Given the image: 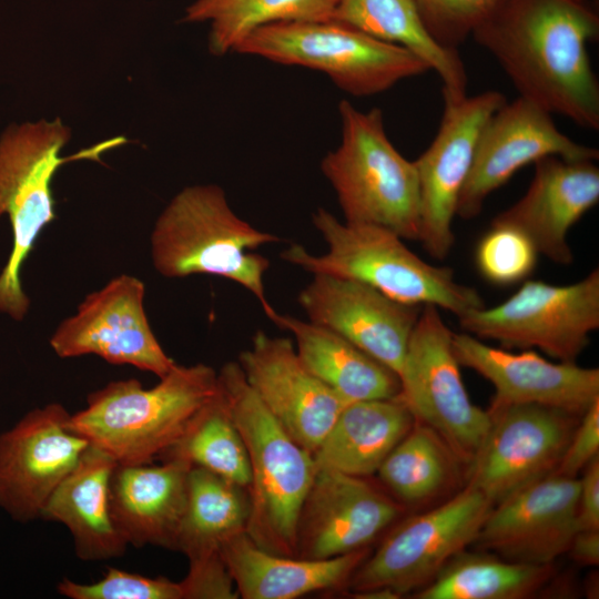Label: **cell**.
<instances>
[{"mask_svg": "<svg viewBox=\"0 0 599 599\" xmlns=\"http://www.w3.org/2000/svg\"><path fill=\"white\" fill-rule=\"evenodd\" d=\"M599 201V169L595 161L546 156L535 162L525 195L499 213L491 225L525 234L538 253L560 265L573 261L569 230Z\"/></svg>", "mask_w": 599, "mask_h": 599, "instance_id": "cell-22", "label": "cell"}, {"mask_svg": "<svg viewBox=\"0 0 599 599\" xmlns=\"http://www.w3.org/2000/svg\"><path fill=\"white\" fill-rule=\"evenodd\" d=\"M567 552L580 565L597 567L599 562V530H578Z\"/></svg>", "mask_w": 599, "mask_h": 599, "instance_id": "cell-40", "label": "cell"}, {"mask_svg": "<svg viewBox=\"0 0 599 599\" xmlns=\"http://www.w3.org/2000/svg\"><path fill=\"white\" fill-rule=\"evenodd\" d=\"M504 0H415L430 35L457 50Z\"/></svg>", "mask_w": 599, "mask_h": 599, "instance_id": "cell-36", "label": "cell"}, {"mask_svg": "<svg viewBox=\"0 0 599 599\" xmlns=\"http://www.w3.org/2000/svg\"><path fill=\"white\" fill-rule=\"evenodd\" d=\"M189 562V572L180 581L184 599L238 598L221 552L193 558Z\"/></svg>", "mask_w": 599, "mask_h": 599, "instance_id": "cell-37", "label": "cell"}, {"mask_svg": "<svg viewBox=\"0 0 599 599\" xmlns=\"http://www.w3.org/2000/svg\"><path fill=\"white\" fill-rule=\"evenodd\" d=\"M552 571V564L515 562L484 550H464L414 598L524 599L539 592L550 581Z\"/></svg>", "mask_w": 599, "mask_h": 599, "instance_id": "cell-29", "label": "cell"}, {"mask_svg": "<svg viewBox=\"0 0 599 599\" xmlns=\"http://www.w3.org/2000/svg\"><path fill=\"white\" fill-rule=\"evenodd\" d=\"M596 161V148L575 142L558 130L551 114L518 97L500 106L485 124L459 195L456 215L476 217L486 199L521 167L546 156Z\"/></svg>", "mask_w": 599, "mask_h": 599, "instance_id": "cell-16", "label": "cell"}, {"mask_svg": "<svg viewBox=\"0 0 599 599\" xmlns=\"http://www.w3.org/2000/svg\"><path fill=\"white\" fill-rule=\"evenodd\" d=\"M234 52L323 72L354 97L382 93L430 70L412 51L335 19L271 23L253 31Z\"/></svg>", "mask_w": 599, "mask_h": 599, "instance_id": "cell-8", "label": "cell"}, {"mask_svg": "<svg viewBox=\"0 0 599 599\" xmlns=\"http://www.w3.org/2000/svg\"><path fill=\"white\" fill-rule=\"evenodd\" d=\"M222 557L244 599H294L348 585L369 555L367 547L327 559L276 555L258 547L246 531L221 547Z\"/></svg>", "mask_w": 599, "mask_h": 599, "instance_id": "cell-24", "label": "cell"}, {"mask_svg": "<svg viewBox=\"0 0 599 599\" xmlns=\"http://www.w3.org/2000/svg\"><path fill=\"white\" fill-rule=\"evenodd\" d=\"M506 102L498 91L444 102L435 139L414 161L420 196L418 241L438 261L448 256L455 243L453 222L479 135L490 116Z\"/></svg>", "mask_w": 599, "mask_h": 599, "instance_id": "cell-13", "label": "cell"}, {"mask_svg": "<svg viewBox=\"0 0 599 599\" xmlns=\"http://www.w3.org/2000/svg\"><path fill=\"white\" fill-rule=\"evenodd\" d=\"M332 19L418 55L440 78L444 102L467 95V73L459 53L430 35L415 0H339Z\"/></svg>", "mask_w": 599, "mask_h": 599, "instance_id": "cell-28", "label": "cell"}, {"mask_svg": "<svg viewBox=\"0 0 599 599\" xmlns=\"http://www.w3.org/2000/svg\"><path fill=\"white\" fill-rule=\"evenodd\" d=\"M217 392L211 366L175 364L151 388L134 378L110 382L88 396L84 409L70 415L69 426L116 464H151L183 436Z\"/></svg>", "mask_w": 599, "mask_h": 599, "instance_id": "cell-2", "label": "cell"}, {"mask_svg": "<svg viewBox=\"0 0 599 599\" xmlns=\"http://www.w3.org/2000/svg\"><path fill=\"white\" fill-rule=\"evenodd\" d=\"M159 459H179L248 488L251 469L246 447L230 416L220 384L217 394Z\"/></svg>", "mask_w": 599, "mask_h": 599, "instance_id": "cell-33", "label": "cell"}, {"mask_svg": "<svg viewBox=\"0 0 599 599\" xmlns=\"http://www.w3.org/2000/svg\"><path fill=\"white\" fill-rule=\"evenodd\" d=\"M237 363L267 410L294 440L314 454L348 403L304 366L288 338L258 331Z\"/></svg>", "mask_w": 599, "mask_h": 599, "instance_id": "cell-17", "label": "cell"}, {"mask_svg": "<svg viewBox=\"0 0 599 599\" xmlns=\"http://www.w3.org/2000/svg\"><path fill=\"white\" fill-rule=\"evenodd\" d=\"M341 142L321 162L346 223L387 229L403 240H418L419 182L415 163L388 139L383 112L338 104Z\"/></svg>", "mask_w": 599, "mask_h": 599, "instance_id": "cell-6", "label": "cell"}, {"mask_svg": "<svg viewBox=\"0 0 599 599\" xmlns=\"http://www.w3.org/2000/svg\"><path fill=\"white\" fill-rule=\"evenodd\" d=\"M402 514L364 477L317 469L303 504L297 557L327 559L367 547Z\"/></svg>", "mask_w": 599, "mask_h": 599, "instance_id": "cell-21", "label": "cell"}, {"mask_svg": "<svg viewBox=\"0 0 599 599\" xmlns=\"http://www.w3.org/2000/svg\"><path fill=\"white\" fill-rule=\"evenodd\" d=\"M272 322L293 334L304 366L345 402L400 393L396 373L329 328L278 313Z\"/></svg>", "mask_w": 599, "mask_h": 599, "instance_id": "cell-27", "label": "cell"}, {"mask_svg": "<svg viewBox=\"0 0 599 599\" xmlns=\"http://www.w3.org/2000/svg\"><path fill=\"white\" fill-rule=\"evenodd\" d=\"M60 595L71 599H184L180 582L165 577H145L111 567L93 583H79L63 578Z\"/></svg>", "mask_w": 599, "mask_h": 599, "instance_id": "cell-35", "label": "cell"}, {"mask_svg": "<svg viewBox=\"0 0 599 599\" xmlns=\"http://www.w3.org/2000/svg\"><path fill=\"white\" fill-rule=\"evenodd\" d=\"M339 0H196L184 22H209V49L221 57L234 52L256 29L285 21L332 19Z\"/></svg>", "mask_w": 599, "mask_h": 599, "instance_id": "cell-32", "label": "cell"}, {"mask_svg": "<svg viewBox=\"0 0 599 599\" xmlns=\"http://www.w3.org/2000/svg\"><path fill=\"white\" fill-rule=\"evenodd\" d=\"M453 333L438 307L424 305L398 377L415 422L434 430L466 468L485 438L490 416L467 393L451 347Z\"/></svg>", "mask_w": 599, "mask_h": 599, "instance_id": "cell-11", "label": "cell"}, {"mask_svg": "<svg viewBox=\"0 0 599 599\" xmlns=\"http://www.w3.org/2000/svg\"><path fill=\"white\" fill-rule=\"evenodd\" d=\"M69 139L70 130L59 119L11 125L0 139V217L8 215L12 230L11 252L0 273V313L16 321L23 319L30 306L21 283L23 264L55 219L51 182L57 170L125 142L120 136L62 158Z\"/></svg>", "mask_w": 599, "mask_h": 599, "instance_id": "cell-7", "label": "cell"}, {"mask_svg": "<svg viewBox=\"0 0 599 599\" xmlns=\"http://www.w3.org/2000/svg\"><path fill=\"white\" fill-rule=\"evenodd\" d=\"M599 18L586 0H504L473 32L519 97L575 124L599 129V82L587 43Z\"/></svg>", "mask_w": 599, "mask_h": 599, "instance_id": "cell-1", "label": "cell"}, {"mask_svg": "<svg viewBox=\"0 0 599 599\" xmlns=\"http://www.w3.org/2000/svg\"><path fill=\"white\" fill-rule=\"evenodd\" d=\"M116 461L89 445L79 461L54 489L41 517L64 525L73 539L74 552L84 561L123 556L128 544L111 516L109 483Z\"/></svg>", "mask_w": 599, "mask_h": 599, "instance_id": "cell-25", "label": "cell"}, {"mask_svg": "<svg viewBox=\"0 0 599 599\" xmlns=\"http://www.w3.org/2000/svg\"><path fill=\"white\" fill-rule=\"evenodd\" d=\"M312 220L327 252L315 255L294 244L281 253L282 260L312 274L362 282L397 302L433 305L457 317L485 306L477 290L458 283L450 267L425 262L396 233L341 222L325 209H318Z\"/></svg>", "mask_w": 599, "mask_h": 599, "instance_id": "cell-5", "label": "cell"}, {"mask_svg": "<svg viewBox=\"0 0 599 599\" xmlns=\"http://www.w3.org/2000/svg\"><path fill=\"white\" fill-rule=\"evenodd\" d=\"M191 467L179 459L161 465H115L109 483L110 510L128 545L176 550Z\"/></svg>", "mask_w": 599, "mask_h": 599, "instance_id": "cell-23", "label": "cell"}, {"mask_svg": "<svg viewBox=\"0 0 599 599\" xmlns=\"http://www.w3.org/2000/svg\"><path fill=\"white\" fill-rule=\"evenodd\" d=\"M537 254L531 241L521 232L491 225L477 246L476 263L480 274L490 283L511 285L531 274Z\"/></svg>", "mask_w": 599, "mask_h": 599, "instance_id": "cell-34", "label": "cell"}, {"mask_svg": "<svg viewBox=\"0 0 599 599\" xmlns=\"http://www.w3.org/2000/svg\"><path fill=\"white\" fill-rule=\"evenodd\" d=\"M493 508L465 486L441 505L406 518L357 567L348 581L355 593L386 590L415 593L459 552L474 544Z\"/></svg>", "mask_w": 599, "mask_h": 599, "instance_id": "cell-10", "label": "cell"}, {"mask_svg": "<svg viewBox=\"0 0 599 599\" xmlns=\"http://www.w3.org/2000/svg\"><path fill=\"white\" fill-rule=\"evenodd\" d=\"M280 240L241 219L221 186L195 184L176 193L156 219L151 256L164 277L207 274L240 284L273 321L277 312L267 301L264 285L270 261L253 251Z\"/></svg>", "mask_w": 599, "mask_h": 599, "instance_id": "cell-3", "label": "cell"}, {"mask_svg": "<svg viewBox=\"0 0 599 599\" xmlns=\"http://www.w3.org/2000/svg\"><path fill=\"white\" fill-rule=\"evenodd\" d=\"M414 423L400 393L348 403L313 454L316 468L370 476Z\"/></svg>", "mask_w": 599, "mask_h": 599, "instance_id": "cell-26", "label": "cell"}, {"mask_svg": "<svg viewBox=\"0 0 599 599\" xmlns=\"http://www.w3.org/2000/svg\"><path fill=\"white\" fill-rule=\"evenodd\" d=\"M70 415L51 403L0 434V509L13 520L40 518L49 497L89 447L70 428Z\"/></svg>", "mask_w": 599, "mask_h": 599, "instance_id": "cell-15", "label": "cell"}, {"mask_svg": "<svg viewBox=\"0 0 599 599\" xmlns=\"http://www.w3.org/2000/svg\"><path fill=\"white\" fill-rule=\"evenodd\" d=\"M578 530H599V456L582 470L579 479Z\"/></svg>", "mask_w": 599, "mask_h": 599, "instance_id": "cell-39", "label": "cell"}, {"mask_svg": "<svg viewBox=\"0 0 599 599\" xmlns=\"http://www.w3.org/2000/svg\"><path fill=\"white\" fill-rule=\"evenodd\" d=\"M298 303L311 322L339 334L397 375L423 308L362 282L327 274H313Z\"/></svg>", "mask_w": 599, "mask_h": 599, "instance_id": "cell-19", "label": "cell"}, {"mask_svg": "<svg viewBox=\"0 0 599 599\" xmlns=\"http://www.w3.org/2000/svg\"><path fill=\"white\" fill-rule=\"evenodd\" d=\"M451 347L460 366L495 388L490 405L534 404L582 416L599 399V369L550 362L532 351L511 353L468 333H453Z\"/></svg>", "mask_w": 599, "mask_h": 599, "instance_id": "cell-20", "label": "cell"}, {"mask_svg": "<svg viewBox=\"0 0 599 599\" xmlns=\"http://www.w3.org/2000/svg\"><path fill=\"white\" fill-rule=\"evenodd\" d=\"M227 410L246 447L251 511L246 534L270 552L297 557L301 510L317 468L247 384L237 362L217 373Z\"/></svg>", "mask_w": 599, "mask_h": 599, "instance_id": "cell-4", "label": "cell"}, {"mask_svg": "<svg viewBox=\"0 0 599 599\" xmlns=\"http://www.w3.org/2000/svg\"><path fill=\"white\" fill-rule=\"evenodd\" d=\"M464 464L429 427L415 422L382 463V483L402 502L418 505L441 495Z\"/></svg>", "mask_w": 599, "mask_h": 599, "instance_id": "cell-31", "label": "cell"}, {"mask_svg": "<svg viewBox=\"0 0 599 599\" xmlns=\"http://www.w3.org/2000/svg\"><path fill=\"white\" fill-rule=\"evenodd\" d=\"M599 456V399L581 416L554 475L577 478Z\"/></svg>", "mask_w": 599, "mask_h": 599, "instance_id": "cell-38", "label": "cell"}, {"mask_svg": "<svg viewBox=\"0 0 599 599\" xmlns=\"http://www.w3.org/2000/svg\"><path fill=\"white\" fill-rule=\"evenodd\" d=\"M461 329L502 348H538L576 363L599 328V270L569 285L526 281L501 304L458 317Z\"/></svg>", "mask_w": 599, "mask_h": 599, "instance_id": "cell-9", "label": "cell"}, {"mask_svg": "<svg viewBox=\"0 0 599 599\" xmlns=\"http://www.w3.org/2000/svg\"><path fill=\"white\" fill-rule=\"evenodd\" d=\"M250 511L247 488L206 469L191 467L176 550L189 559L221 552L226 540L246 531Z\"/></svg>", "mask_w": 599, "mask_h": 599, "instance_id": "cell-30", "label": "cell"}, {"mask_svg": "<svg viewBox=\"0 0 599 599\" xmlns=\"http://www.w3.org/2000/svg\"><path fill=\"white\" fill-rule=\"evenodd\" d=\"M490 425L464 471L491 504L554 475L581 416L534 405H490Z\"/></svg>", "mask_w": 599, "mask_h": 599, "instance_id": "cell-12", "label": "cell"}, {"mask_svg": "<svg viewBox=\"0 0 599 599\" xmlns=\"http://www.w3.org/2000/svg\"><path fill=\"white\" fill-rule=\"evenodd\" d=\"M145 286L122 274L90 293L77 313L62 321L50 338L62 358L93 354L110 364L132 365L159 378L176 364L151 329L144 311Z\"/></svg>", "mask_w": 599, "mask_h": 599, "instance_id": "cell-14", "label": "cell"}, {"mask_svg": "<svg viewBox=\"0 0 599 599\" xmlns=\"http://www.w3.org/2000/svg\"><path fill=\"white\" fill-rule=\"evenodd\" d=\"M579 479L551 475L493 506L474 545L504 559L551 565L578 531Z\"/></svg>", "mask_w": 599, "mask_h": 599, "instance_id": "cell-18", "label": "cell"}]
</instances>
